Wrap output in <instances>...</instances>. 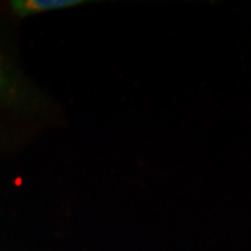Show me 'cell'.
<instances>
[{"label": "cell", "instance_id": "6da1fadb", "mask_svg": "<svg viewBox=\"0 0 251 251\" xmlns=\"http://www.w3.org/2000/svg\"><path fill=\"white\" fill-rule=\"evenodd\" d=\"M81 3H82L81 0H17V1H13L11 6L18 14L27 16L31 13L67 9V7H73V6H77Z\"/></svg>", "mask_w": 251, "mask_h": 251}]
</instances>
